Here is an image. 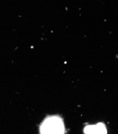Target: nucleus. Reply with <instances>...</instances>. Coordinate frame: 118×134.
<instances>
[{
    "label": "nucleus",
    "instance_id": "f03ea898",
    "mask_svg": "<svg viewBox=\"0 0 118 134\" xmlns=\"http://www.w3.org/2000/svg\"><path fill=\"white\" fill-rule=\"evenodd\" d=\"M85 133H107L106 127L104 124L99 123L96 125L88 126L84 129Z\"/></svg>",
    "mask_w": 118,
    "mask_h": 134
},
{
    "label": "nucleus",
    "instance_id": "f257e3e1",
    "mask_svg": "<svg viewBox=\"0 0 118 134\" xmlns=\"http://www.w3.org/2000/svg\"><path fill=\"white\" fill-rule=\"evenodd\" d=\"M64 132L62 120L57 116L47 118L41 126V133H63Z\"/></svg>",
    "mask_w": 118,
    "mask_h": 134
}]
</instances>
